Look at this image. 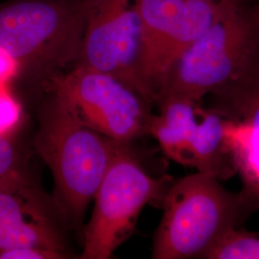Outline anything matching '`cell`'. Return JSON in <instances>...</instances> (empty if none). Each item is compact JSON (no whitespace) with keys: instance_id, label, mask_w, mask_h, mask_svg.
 <instances>
[{"instance_id":"obj_1","label":"cell","mask_w":259,"mask_h":259,"mask_svg":"<svg viewBox=\"0 0 259 259\" xmlns=\"http://www.w3.org/2000/svg\"><path fill=\"white\" fill-rule=\"evenodd\" d=\"M118 145L85 125L53 92L40 112L34 146L52 173L57 212L70 225L82 222Z\"/></svg>"},{"instance_id":"obj_2","label":"cell","mask_w":259,"mask_h":259,"mask_svg":"<svg viewBox=\"0 0 259 259\" xmlns=\"http://www.w3.org/2000/svg\"><path fill=\"white\" fill-rule=\"evenodd\" d=\"M259 50V3L223 0L215 19L170 68L156 101L180 97L204 104L230 82Z\"/></svg>"},{"instance_id":"obj_3","label":"cell","mask_w":259,"mask_h":259,"mask_svg":"<svg viewBox=\"0 0 259 259\" xmlns=\"http://www.w3.org/2000/svg\"><path fill=\"white\" fill-rule=\"evenodd\" d=\"M160 205L154 259H203L226 232L251 216L239 192L229 191L218 179L198 171L171 183Z\"/></svg>"},{"instance_id":"obj_4","label":"cell","mask_w":259,"mask_h":259,"mask_svg":"<svg viewBox=\"0 0 259 259\" xmlns=\"http://www.w3.org/2000/svg\"><path fill=\"white\" fill-rule=\"evenodd\" d=\"M85 0H18L0 8V47L21 66L53 72L77 63Z\"/></svg>"},{"instance_id":"obj_5","label":"cell","mask_w":259,"mask_h":259,"mask_svg":"<svg viewBox=\"0 0 259 259\" xmlns=\"http://www.w3.org/2000/svg\"><path fill=\"white\" fill-rule=\"evenodd\" d=\"M171 183L168 177L150 174L127 145H118L93 198L81 258H111L135 232L144 206L160 205Z\"/></svg>"},{"instance_id":"obj_6","label":"cell","mask_w":259,"mask_h":259,"mask_svg":"<svg viewBox=\"0 0 259 259\" xmlns=\"http://www.w3.org/2000/svg\"><path fill=\"white\" fill-rule=\"evenodd\" d=\"M52 91L85 125L113 142L128 145L149 134L152 102L112 75L75 65L52 77Z\"/></svg>"},{"instance_id":"obj_7","label":"cell","mask_w":259,"mask_h":259,"mask_svg":"<svg viewBox=\"0 0 259 259\" xmlns=\"http://www.w3.org/2000/svg\"><path fill=\"white\" fill-rule=\"evenodd\" d=\"M222 1L138 0L140 76L154 102L170 68L209 27Z\"/></svg>"},{"instance_id":"obj_8","label":"cell","mask_w":259,"mask_h":259,"mask_svg":"<svg viewBox=\"0 0 259 259\" xmlns=\"http://www.w3.org/2000/svg\"><path fill=\"white\" fill-rule=\"evenodd\" d=\"M80 65L112 75L154 103L140 76L142 48L138 0H85Z\"/></svg>"},{"instance_id":"obj_9","label":"cell","mask_w":259,"mask_h":259,"mask_svg":"<svg viewBox=\"0 0 259 259\" xmlns=\"http://www.w3.org/2000/svg\"><path fill=\"white\" fill-rule=\"evenodd\" d=\"M223 119L224 139L239 174L248 211H259V50L239 74L206 96Z\"/></svg>"},{"instance_id":"obj_10","label":"cell","mask_w":259,"mask_h":259,"mask_svg":"<svg viewBox=\"0 0 259 259\" xmlns=\"http://www.w3.org/2000/svg\"><path fill=\"white\" fill-rule=\"evenodd\" d=\"M37 247L66 253L47 204L21 172L0 185V252Z\"/></svg>"},{"instance_id":"obj_11","label":"cell","mask_w":259,"mask_h":259,"mask_svg":"<svg viewBox=\"0 0 259 259\" xmlns=\"http://www.w3.org/2000/svg\"><path fill=\"white\" fill-rule=\"evenodd\" d=\"M156 103L159 111L151 118L149 135L168 158L188 167L189 145L204 104L180 97H165Z\"/></svg>"},{"instance_id":"obj_12","label":"cell","mask_w":259,"mask_h":259,"mask_svg":"<svg viewBox=\"0 0 259 259\" xmlns=\"http://www.w3.org/2000/svg\"><path fill=\"white\" fill-rule=\"evenodd\" d=\"M188 167L219 181L236 174L224 139L222 117L204 105L190 141Z\"/></svg>"},{"instance_id":"obj_13","label":"cell","mask_w":259,"mask_h":259,"mask_svg":"<svg viewBox=\"0 0 259 259\" xmlns=\"http://www.w3.org/2000/svg\"><path fill=\"white\" fill-rule=\"evenodd\" d=\"M203 259H259V232L243 227L226 232Z\"/></svg>"},{"instance_id":"obj_14","label":"cell","mask_w":259,"mask_h":259,"mask_svg":"<svg viewBox=\"0 0 259 259\" xmlns=\"http://www.w3.org/2000/svg\"><path fill=\"white\" fill-rule=\"evenodd\" d=\"M9 87H0V136L13 135L22 116L21 105L11 93Z\"/></svg>"},{"instance_id":"obj_15","label":"cell","mask_w":259,"mask_h":259,"mask_svg":"<svg viewBox=\"0 0 259 259\" xmlns=\"http://www.w3.org/2000/svg\"><path fill=\"white\" fill-rule=\"evenodd\" d=\"M19 148L13 135L0 136V185L20 172Z\"/></svg>"},{"instance_id":"obj_16","label":"cell","mask_w":259,"mask_h":259,"mask_svg":"<svg viewBox=\"0 0 259 259\" xmlns=\"http://www.w3.org/2000/svg\"><path fill=\"white\" fill-rule=\"evenodd\" d=\"M64 253L37 247H23L0 252V259H61L65 258Z\"/></svg>"},{"instance_id":"obj_17","label":"cell","mask_w":259,"mask_h":259,"mask_svg":"<svg viewBox=\"0 0 259 259\" xmlns=\"http://www.w3.org/2000/svg\"><path fill=\"white\" fill-rule=\"evenodd\" d=\"M20 70L19 62L8 51L0 47V87L10 85Z\"/></svg>"},{"instance_id":"obj_18","label":"cell","mask_w":259,"mask_h":259,"mask_svg":"<svg viewBox=\"0 0 259 259\" xmlns=\"http://www.w3.org/2000/svg\"><path fill=\"white\" fill-rule=\"evenodd\" d=\"M214 1H222V0H214Z\"/></svg>"}]
</instances>
